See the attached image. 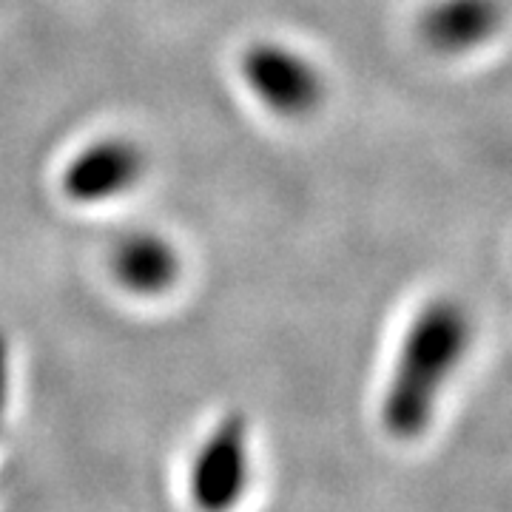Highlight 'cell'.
Returning <instances> with one entry per match:
<instances>
[{
    "instance_id": "obj_1",
    "label": "cell",
    "mask_w": 512,
    "mask_h": 512,
    "mask_svg": "<svg viewBox=\"0 0 512 512\" xmlns=\"http://www.w3.org/2000/svg\"><path fill=\"white\" fill-rule=\"evenodd\" d=\"M470 339V313L453 296H436L416 313L384 387L382 424L393 439L416 441L427 433L441 390L461 365Z\"/></svg>"
},
{
    "instance_id": "obj_2",
    "label": "cell",
    "mask_w": 512,
    "mask_h": 512,
    "mask_svg": "<svg viewBox=\"0 0 512 512\" xmlns=\"http://www.w3.org/2000/svg\"><path fill=\"white\" fill-rule=\"evenodd\" d=\"M242 77L268 111L302 120L325 103V77L316 63L276 40H256L242 52Z\"/></svg>"
},
{
    "instance_id": "obj_3",
    "label": "cell",
    "mask_w": 512,
    "mask_h": 512,
    "mask_svg": "<svg viewBox=\"0 0 512 512\" xmlns=\"http://www.w3.org/2000/svg\"><path fill=\"white\" fill-rule=\"evenodd\" d=\"M251 478V424L245 413L222 416L194 456L188 493L200 512H231Z\"/></svg>"
},
{
    "instance_id": "obj_4",
    "label": "cell",
    "mask_w": 512,
    "mask_h": 512,
    "mask_svg": "<svg viewBox=\"0 0 512 512\" xmlns=\"http://www.w3.org/2000/svg\"><path fill=\"white\" fill-rule=\"evenodd\" d=\"M148 154L131 137H103L80 148L63 168L60 188L72 202L97 205L128 194L146 177Z\"/></svg>"
},
{
    "instance_id": "obj_5",
    "label": "cell",
    "mask_w": 512,
    "mask_h": 512,
    "mask_svg": "<svg viewBox=\"0 0 512 512\" xmlns=\"http://www.w3.org/2000/svg\"><path fill=\"white\" fill-rule=\"evenodd\" d=\"M111 276L134 296H163L183 274V259L171 239L154 231H131L114 242L109 254Z\"/></svg>"
},
{
    "instance_id": "obj_6",
    "label": "cell",
    "mask_w": 512,
    "mask_h": 512,
    "mask_svg": "<svg viewBox=\"0 0 512 512\" xmlns=\"http://www.w3.org/2000/svg\"><path fill=\"white\" fill-rule=\"evenodd\" d=\"M501 20L498 0H436L421 12L419 35L439 55H464L484 46Z\"/></svg>"
},
{
    "instance_id": "obj_7",
    "label": "cell",
    "mask_w": 512,
    "mask_h": 512,
    "mask_svg": "<svg viewBox=\"0 0 512 512\" xmlns=\"http://www.w3.org/2000/svg\"><path fill=\"white\" fill-rule=\"evenodd\" d=\"M9 413V339L0 330V433Z\"/></svg>"
}]
</instances>
